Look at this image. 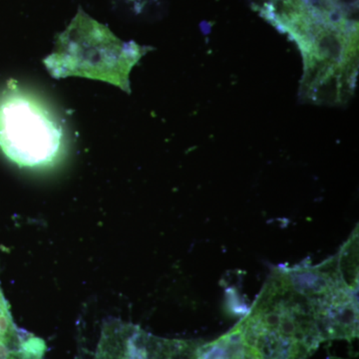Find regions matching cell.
<instances>
[{
	"mask_svg": "<svg viewBox=\"0 0 359 359\" xmlns=\"http://www.w3.org/2000/svg\"><path fill=\"white\" fill-rule=\"evenodd\" d=\"M356 302L327 262L276 269L231 330L244 359H309L320 344L351 339Z\"/></svg>",
	"mask_w": 359,
	"mask_h": 359,
	"instance_id": "1",
	"label": "cell"
},
{
	"mask_svg": "<svg viewBox=\"0 0 359 359\" xmlns=\"http://www.w3.org/2000/svg\"><path fill=\"white\" fill-rule=\"evenodd\" d=\"M147 49L118 39L107 26L80 9L44 65L52 77L101 80L130 92L129 75Z\"/></svg>",
	"mask_w": 359,
	"mask_h": 359,
	"instance_id": "2",
	"label": "cell"
},
{
	"mask_svg": "<svg viewBox=\"0 0 359 359\" xmlns=\"http://www.w3.org/2000/svg\"><path fill=\"white\" fill-rule=\"evenodd\" d=\"M257 6L269 22L318 59L355 49L358 0H257Z\"/></svg>",
	"mask_w": 359,
	"mask_h": 359,
	"instance_id": "3",
	"label": "cell"
},
{
	"mask_svg": "<svg viewBox=\"0 0 359 359\" xmlns=\"http://www.w3.org/2000/svg\"><path fill=\"white\" fill-rule=\"evenodd\" d=\"M62 131L41 104L18 89L0 98V148L20 167H43L57 158Z\"/></svg>",
	"mask_w": 359,
	"mask_h": 359,
	"instance_id": "4",
	"label": "cell"
},
{
	"mask_svg": "<svg viewBox=\"0 0 359 359\" xmlns=\"http://www.w3.org/2000/svg\"><path fill=\"white\" fill-rule=\"evenodd\" d=\"M203 344L162 339L136 325L112 321L103 330L94 359H197Z\"/></svg>",
	"mask_w": 359,
	"mask_h": 359,
	"instance_id": "5",
	"label": "cell"
},
{
	"mask_svg": "<svg viewBox=\"0 0 359 359\" xmlns=\"http://www.w3.org/2000/svg\"><path fill=\"white\" fill-rule=\"evenodd\" d=\"M45 349L46 346L43 340L30 334L25 341L6 359H43Z\"/></svg>",
	"mask_w": 359,
	"mask_h": 359,
	"instance_id": "6",
	"label": "cell"
},
{
	"mask_svg": "<svg viewBox=\"0 0 359 359\" xmlns=\"http://www.w3.org/2000/svg\"><path fill=\"white\" fill-rule=\"evenodd\" d=\"M9 334H11V332H6V330H4L0 328V339H4V337H6L7 335Z\"/></svg>",
	"mask_w": 359,
	"mask_h": 359,
	"instance_id": "7",
	"label": "cell"
}]
</instances>
